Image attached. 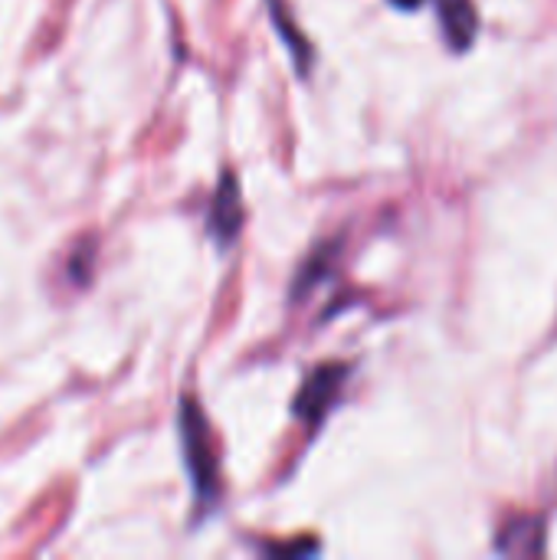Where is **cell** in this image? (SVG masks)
<instances>
[{
	"label": "cell",
	"instance_id": "1",
	"mask_svg": "<svg viewBox=\"0 0 557 560\" xmlns=\"http://www.w3.org/2000/svg\"><path fill=\"white\" fill-rule=\"evenodd\" d=\"M177 430H181V453H184V466H187V476L194 486L197 509L207 512L220 502V489H223L220 486V456L213 446L210 423H207V417L194 397L181 400Z\"/></svg>",
	"mask_w": 557,
	"mask_h": 560
},
{
	"label": "cell",
	"instance_id": "2",
	"mask_svg": "<svg viewBox=\"0 0 557 560\" xmlns=\"http://www.w3.org/2000/svg\"><path fill=\"white\" fill-rule=\"evenodd\" d=\"M345 381H348V368H341V364H322V368H315L305 377V384H302V390L295 397V417L305 427H322V420L338 404Z\"/></svg>",
	"mask_w": 557,
	"mask_h": 560
},
{
	"label": "cell",
	"instance_id": "3",
	"mask_svg": "<svg viewBox=\"0 0 557 560\" xmlns=\"http://www.w3.org/2000/svg\"><path fill=\"white\" fill-rule=\"evenodd\" d=\"M243 226V200H240V184L233 174H223L217 190H213V203H210V236H217V243H233V236Z\"/></svg>",
	"mask_w": 557,
	"mask_h": 560
},
{
	"label": "cell",
	"instance_id": "4",
	"mask_svg": "<svg viewBox=\"0 0 557 560\" xmlns=\"http://www.w3.org/2000/svg\"><path fill=\"white\" fill-rule=\"evenodd\" d=\"M433 3H437V16H440L446 43L460 52L469 49L479 33V13L473 0H433Z\"/></svg>",
	"mask_w": 557,
	"mask_h": 560
},
{
	"label": "cell",
	"instance_id": "5",
	"mask_svg": "<svg viewBox=\"0 0 557 560\" xmlns=\"http://www.w3.org/2000/svg\"><path fill=\"white\" fill-rule=\"evenodd\" d=\"M512 538H519V541H522L515 555H542V551H545L542 525H538V522H529V518H525V522H519V525L506 528V535H502L499 541H512Z\"/></svg>",
	"mask_w": 557,
	"mask_h": 560
},
{
	"label": "cell",
	"instance_id": "6",
	"mask_svg": "<svg viewBox=\"0 0 557 560\" xmlns=\"http://www.w3.org/2000/svg\"><path fill=\"white\" fill-rule=\"evenodd\" d=\"M269 7H272V20H276V26L286 33L282 39L289 43V49H292V52H295V59H299V69L305 72V66H309V56H312L309 43L302 39V33L295 30V23H292V26L286 23V16H282V0H269Z\"/></svg>",
	"mask_w": 557,
	"mask_h": 560
},
{
	"label": "cell",
	"instance_id": "7",
	"mask_svg": "<svg viewBox=\"0 0 557 560\" xmlns=\"http://www.w3.org/2000/svg\"><path fill=\"white\" fill-rule=\"evenodd\" d=\"M92 259H95L92 243L76 246V249H72V259H69V266H66V276H69L72 282L85 285V282H89V272H92Z\"/></svg>",
	"mask_w": 557,
	"mask_h": 560
},
{
	"label": "cell",
	"instance_id": "8",
	"mask_svg": "<svg viewBox=\"0 0 557 560\" xmlns=\"http://www.w3.org/2000/svg\"><path fill=\"white\" fill-rule=\"evenodd\" d=\"M391 3H394V7H401V10H417L423 0H391Z\"/></svg>",
	"mask_w": 557,
	"mask_h": 560
}]
</instances>
